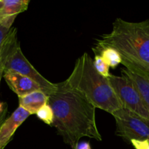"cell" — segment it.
<instances>
[{
	"instance_id": "cell-15",
	"label": "cell",
	"mask_w": 149,
	"mask_h": 149,
	"mask_svg": "<svg viewBox=\"0 0 149 149\" xmlns=\"http://www.w3.org/2000/svg\"><path fill=\"white\" fill-rule=\"evenodd\" d=\"M93 62L95 69L101 76L106 79H108L110 76V73L109 71V66L105 63V61L102 60V57L99 54H95Z\"/></svg>"
},
{
	"instance_id": "cell-20",
	"label": "cell",
	"mask_w": 149,
	"mask_h": 149,
	"mask_svg": "<svg viewBox=\"0 0 149 149\" xmlns=\"http://www.w3.org/2000/svg\"><path fill=\"white\" fill-rule=\"evenodd\" d=\"M0 4H1V0H0Z\"/></svg>"
},
{
	"instance_id": "cell-10",
	"label": "cell",
	"mask_w": 149,
	"mask_h": 149,
	"mask_svg": "<svg viewBox=\"0 0 149 149\" xmlns=\"http://www.w3.org/2000/svg\"><path fill=\"white\" fill-rule=\"evenodd\" d=\"M121 73V75L128 77L132 81L149 113V77L137 75L128 71L127 68H122Z\"/></svg>"
},
{
	"instance_id": "cell-7",
	"label": "cell",
	"mask_w": 149,
	"mask_h": 149,
	"mask_svg": "<svg viewBox=\"0 0 149 149\" xmlns=\"http://www.w3.org/2000/svg\"><path fill=\"white\" fill-rule=\"evenodd\" d=\"M30 113L18 106L13 113L5 119L0 127V149H4L11 140L16 130L30 116Z\"/></svg>"
},
{
	"instance_id": "cell-2",
	"label": "cell",
	"mask_w": 149,
	"mask_h": 149,
	"mask_svg": "<svg viewBox=\"0 0 149 149\" xmlns=\"http://www.w3.org/2000/svg\"><path fill=\"white\" fill-rule=\"evenodd\" d=\"M103 47L115 49L128 71L149 77V19L129 22L116 18L112 31L96 40L95 48Z\"/></svg>"
},
{
	"instance_id": "cell-14",
	"label": "cell",
	"mask_w": 149,
	"mask_h": 149,
	"mask_svg": "<svg viewBox=\"0 0 149 149\" xmlns=\"http://www.w3.org/2000/svg\"><path fill=\"white\" fill-rule=\"evenodd\" d=\"M36 115L38 119L42 121L44 123L52 126L53 122V113L52 109L48 103L41 107L37 112Z\"/></svg>"
},
{
	"instance_id": "cell-12",
	"label": "cell",
	"mask_w": 149,
	"mask_h": 149,
	"mask_svg": "<svg viewBox=\"0 0 149 149\" xmlns=\"http://www.w3.org/2000/svg\"><path fill=\"white\" fill-rule=\"evenodd\" d=\"M94 53L99 52V55L109 67L115 68L121 63V58L119 53L115 49L111 47H103L96 49L92 48Z\"/></svg>"
},
{
	"instance_id": "cell-3",
	"label": "cell",
	"mask_w": 149,
	"mask_h": 149,
	"mask_svg": "<svg viewBox=\"0 0 149 149\" xmlns=\"http://www.w3.org/2000/svg\"><path fill=\"white\" fill-rule=\"evenodd\" d=\"M65 81L70 88L83 95L96 109L112 114L122 108L108 79L96 71L93 60L86 52L77 58L71 74Z\"/></svg>"
},
{
	"instance_id": "cell-5",
	"label": "cell",
	"mask_w": 149,
	"mask_h": 149,
	"mask_svg": "<svg viewBox=\"0 0 149 149\" xmlns=\"http://www.w3.org/2000/svg\"><path fill=\"white\" fill-rule=\"evenodd\" d=\"M108 80L122 108L134 112L149 120V113L143 103L140 93L128 77L110 74Z\"/></svg>"
},
{
	"instance_id": "cell-8",
	"label": "cell",
	"mask_w": 149,
	"mask_h": 149,
	"mask_svg": "<svg viewBox=\"0 0 149 149\" xmlns=\"http://www.w3.org/2000/svg\"><path fill=\"white\" fill-rule=\"evenodd\" d=\"M3 77L12 91L18 97L41 90L40 87L34 81L15 71L11 70L4 71Z\"/></svg>"
},
{
	"instance_id": "cell-4",
	"label": "cell",
	"mask_w": 149,
	"mask_h": 149,
	"mask_svg": "<svg viewBox=\"0 0 149 149\" xmlns=\"http://www.w3.org/2000/svg\"><path fill=\"white\" fill-rule=\"evenodd\" d=\"M115 122V135L130 142L149 139V120L128 109H121L112 113Z\"/></svg>"
},
{
	"instance_id": "cell-21",
	"label": "cell",
	"mask_w": 149,
	"mask_h": 149,
	"mask_svg": "<svg viewBox=\"0 0 149 149\" xmlns=\"http://www.w3.org/2000/svg\"><path fill=\"white\" fill-rule=\"evenodd\" d=\"M148 141H149V139H148Z\"/></svg>"
},
{
	"instance_id": "cell-18",
	"label": "cell",
	"mask_w": 149,
	"mask_h": 149,
	"mask_svg": "<svg viewBox=\"0 0 149 149\" xmlns=\"http://www.w3.org/2000/svg\"><path fill=\"white\" fill-rule=\"evenodd\" d=\"M75 149H91L90 143L89 142L83 141V142H79L77 143Z\"/></svg>"
},
{
	"instance_id": "cell-17",
	"label": "cell",
	"mask_w": 149,
	"mask_h": 149,
	"mask_svg": "<svg viewBox=\"0 0 149 149\" xmlns=\"http://www.w3.org/2000/svg\"><path fill=\"white\" fill-rule=\"evenodd\" d=\"M7 113V103L0 102V127L2 125L3 122L5 121L6 115Z\"/></svg>"
},
{
	"instance_id": "cell-19",
	"label": "cell",
	"mask_w": 149,
	"mask_h": 149,
	"mask_svg": "<svg viewBox=\"0 0 149 149\" xmlns=\"http://www.w3.org/2000/svg\"><path fill=\"white\" fill-rule=\"evenodd\" d=\"M3 74H4V70L0 69V83H1V78L3 77Z\"/></svg>"
},
{
	"instance_id": "cell-1",
	"label": "cell",
	"mask_w": 149,
	"mask_h": 149,
	"mask_svg": "<svg viewBox=\"0 0 149 149\" xmlns=\"http://www.w3.org/2000/svg\"><path fill=\"white\" fill-rule=\"evenodd\" d=\"M48 103L53 113L52 126L71 149H75L83 137L102 141L96 122V108L65 81L56 83V90L48 96Z\"/></svg>"
},
{
	"instance_id": "cell-9",
	"label": "cell",
	"mask_w": 149,
	"mask_h": 149,
	"mask_svg": "<svg viewBox=\"0 0 149 149\" xmlns=\"http://www.w3.org/2000/svg\"><path fill=\"white\" fill-rule=\"evenodd\" d=\"M48 96L41 90L18 97L19 106L27 111L31 115L36 114L41 107L48 103Z\"/></svg>"
},
{
	"instance_id": "cell-13",
	"label": "cell",
	"mask_w": 149,
	"mask_h": 149,
	"mask_svg": "<svg viewBox=\"0 0 149 149\" xmlns=\"http://www.w3.org/2000/svg\"><path fill=\"white\" fill-rule=\"evenodd\" d=\"M16 17L17 15L10 16L0 20V46L8 35L10 29H12V25L14 23Z\"/></svg>"
},
{
	"instance_id": "cell-11",
	"label": "cell",
	"mask_w": 149,
	"mask_h": 149,
	"mask_svg": "<svg viewBox=\"0 0 149 149\" xmlns=\"http://www.w3.org/2000/svg\"><path fill=\"white\" fill-rule=\"evenodd\" d=\"M30 2L29 0H1L0 20L7 17L18 15L26 11Z\"/></svg>"
},
{
	"instance_id": "cell-6",
	"label": "cell",
	"mask_w": 149,
	"mask_h": 149,
	"mask_svg": "<svg viewBox=\"0 0 149 149\" xmlns=\"http://www.w3.org/2000/svg\"><path fill=\"white\" fill-rule=\"evenodd\" d=\"M11 70L34 81L48 96L56 90V84L51 82L39 74L23 55L19 44L13 49L4 65V71Z\"/></svg>"
},
{
	"instance_id": "cell-16",
	"label": "cell",
	"mask_w": 149,
	"mask_h": 149,
	"mask_svg": "<svg viewBox=\"0 0 149 149\" xmlns=\"http://www.w3.org/2000/svg\"><path fill=\"white\" fill-rule=\"evenodd\" d=\"M130 143L135 149H149L148 139L143 140V141L132 140L130 141Z\"/></svg>"
}]
</instances>
